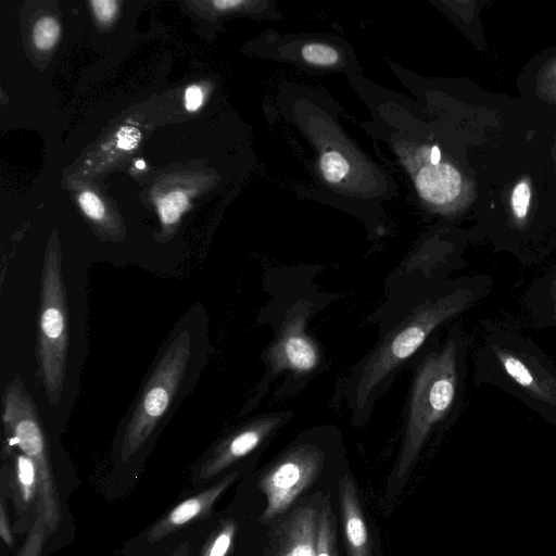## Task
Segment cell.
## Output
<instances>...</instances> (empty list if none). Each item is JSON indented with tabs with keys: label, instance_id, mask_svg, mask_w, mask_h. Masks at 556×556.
<instances>
[{
	"label": "cell",
	"instance_id": "cell-17",
	"mask_svg": "<svg viewBox=\"0 0 556 556\" xmlns=\"http://www.w3.org/2000/svg\"><path fill=\"white\" fill-rule=\"evenodd\" d=\"M318 168L323 178L329 184L343 181L351 170L348 159L338 150L325 151L319 157Z\"/></svg>",
	"mask_w": 556,
	"mask_h": 556
},
{
	"label": "cell",
	"instance_id": "cell-7",
	"mask_svg": "<svg viewBox=\"0 0 556 556\" xmlns=\"http://www.w3.org/2000/svg\"><path fill=\"white\" fill-rule=\"evenodd\" d=\"M326 460L317 445L300 442L289 448L261 478L266 497L261 520L268 522L282 514L320 473Z\"/></svg>",
	"mask_w": 556,
	"mask_h": 556
},
{
	"label": "cell",
	"instance_id": "cell-24",
	"mask_svg": "<svg viewBox=\"0 0 556 556\" xmlns=\"http://www.w3.org/2000/svg\"><path fill=\"white\" fill-rule=\"evenodd\" d=\"M94 13L97 14L98 18L102 22L110 21L116 11L117 3L115 1H92L91 2Z\"/></svg>",
	"mask_w": 556,
	"mask_h": 556
},
{
	"label": "cell",
	"instance_id": "cell-14",
	"mask_svg": "<svg viewBox=\"0 0 556 556\" xmlns=\"http://www.w3.org/2000/svg\"><path fill=\"white\" fill-rule=\"evenodd\" d=\"M316 556H338L337 522L329 496L324 498L318 510Z\"/></svg>",
	"mask_w": 556,
	"mask_h": 556
},
{
	"label": "cell",
	"instance_id": "cell-28",
	"mask_svg": "<svg viewBox=\"0 0 556 556\" xmlns=\"http://www.w3.org/2000/svg\"><path fill=\"white\" fill-rule=\"evenodd\" d=\"M548 295L551 299L552 315L556 321V276L554 279H552Z\"/></svg>",
	"mask_w": 556,
	"mask_h": 556
},
{
	"label": "cell",
	"instance_id": "cell-18",
	"mask_svg": "<svg viewBox=\"0 0 556 556\" xmlns=\"http://www.w3.org/2000/svg\"><path fill=\"white\" fill-rule=\"evenodd\" d=\"M302 59L313 66L329 67L339 63V51L327 43L308 42L301 48Z\"/></svg>",
	"mask_w": 556,
	"mask_h": 556
},
{
	"label": "cell",
	"instance_id": "cell-25",
	"mask_svg": "<svg viewBox=\"0 0 556 556\" xmlns=\"http://www.w3.org/2000/svg\"><path fill=\"white\" fill-rule=\"evenodd\" d=\"M138 138L139 135L136 129L123 128L118 132V147L125 150H130L136 146Z\"/></svg>",
	"mask_w": 556,
	"mask_h": 556
},
{
	"label": "cell",
	"instance_id": "cell-31",
	"mask_svg": "<svg viewBox=\"0 0 556 556\" xmlns=\"http://www.w3.org/2000/svg\"><path fill=\"white\" fill-rule=\"evenodd\" d=\"M172 556H190L188 544L181 545Z\"/></svg>",
	"mask_w": 556,
	"mask_h": 556
},
{
	"label": "cell",
	"instance_id": "cell-16",
	"mask_svg": "<svg viewBox=\"0 0 556 556\" xmlns=\"http://www.w3.org/2000/svg\"><path fill=\"white\" fill-rule=\"evenodd\" d=\"M237 523L233 519L224 520L208 538L200 556H227L233 544Z\"/></svg>",
	"mask_w": 556,
	"mask_h": 556
},
{
	"label": "cell",
	"instance_id": "cell-2",
	"mask_svg": "<svg viewBox=\"0 0 556 556\" xmlns=\"http://www.w3.org/2000/svg\"><path fill=\"white\" fill-rule=\"evenodd\" d=\"M476 379L504 389L556 426V367L522 334L484 323Z\"/></svg>",
	"mask_w": 556,
	"mask_h": 556
},
{
	"label": "cell",
	"instance_id": "cell-12",
	"mask_svg": "<svg viewBox=\"0 0 556 556\" xmlns=\"http://www.w3.org/2000/svg\"><path fill=\"white\" fill-rule=\"evenodd\" d=\"M318 510L298 507L279 529L277 556H316Z\"/></svg>",
	"mask_w": 556,
	"mask_h": 556
},
{
	"label": "cell",
	"instance_id": "cell-23",
	"mask_svg": "<svg viewBox=\"0 0 556 556\" xmlns=\"http://www.w3.org/2000/svg\"><path fill=\"white\" fill-rule=\"evenodd\" d=\"M43 530L34 527L29 534L27 545L24 546L20 556H39L42 545Z\"/></svg>",
	"mask_w": 556,
	"mask_h": 556
},
{
	"label": "cell",
	"instance_id": "cell-4",
	"mask_svg": "<svg viewBox=\"0 0 556 556\" xmlns=\"http://www.w3.org/2000/svg\"><path fill=\"white\" fill-rule=\"evenodd\" d=\"M193 337L181 328L164 345L124 428L119 455L132 457L164 422L189 378L193 356Z\"/></svg>",
	"mask_w": 556,
	"mask_h": 556
},
{
	"label": "cell",
	"instance_id": "cell-5",
	"mask_svg": "<svg viewBox=\"0 0 556 556\" xmlns=\"http://www.w3.org/2000/svg\"><path fill=\"white\" fill-rule=\"evenodd\" d=\"M2 403V419L9 441L29 456L37 468L39 517L50 531H54L61 520V510L46 437L36 405L20 376L7 386Z\"/></svg>",
	"mask_w": 556,
	"mask_h": 556
},
{
	"label": "cell",
	"instance_id": "cell-6",
	"mask_svg": "<svg viewBox=\"0 0 556 556\" xmlns=\"http://www.w3.org/2000/svg\"><path fill=\"white\" fill-rule=\"evenodd\" d=\"M67 306L60 256L50 251L40 280L38 362L48 401L58 404L65 380Z\"/></svg>",
	"mask_w": 556,
	"mask_h": 556
},
{
	"label": "cell",
	"instance_id": "cell-30",
	"mask_svg": "<svg viewBox=\"0 0 556 556\" xmlns=\"http://www.w3.org/2000/svg\"><path fill=\"white\" fill-rule=\"evenodd\" d=\"M429 161L431 164L437 165L441 161V152L439 147L432 146L429 150Z\"/></svg>",
	"mask_w": 556,
	"mask_h": 556
},
{
	"label": "cell",
	"instance_id": "cell-22",
	"mask_svg": "<svg viewBox=\"0 0 556 556\" xmlns=\"http://www.w3.org/2000/svg\"><path fill=\"white\" fill-rule=\"evenodd\" d=\"M79 204L86 215L90 218L100 220L103 218L105 210L99 198L92 192L86 191L79 195Z\"/></svg>",
	"mask_w": 556,
	"mask_h": 556
},
{
	"label": "cell",
	"instance_id": "cell-3",
	"mask_svg": "<svg viewBox=\"0 0 556 556\" xmlns=\"http://www.w3.org/2000/svg\"><path fill=\"white\" fill-rule=\"evenodd\" d=\"M466 351L462 331L453 328L444 343L429 352L419 364L409 397L403 446L395 467L396 479L407 475L431 431L445 421L458 404Z\"/></svg>",
	"mask_w": 556,
	"mask_h": 556
},
{
	"label": "cell",
	"instance_id": "cell-13",
	"mask_svg": "<svg viewBox=\"0 0 556 556\" xmlns=\"http://www.w3.org/2000/svg\"><path fill=\"white\" fill-rule=\"evenodd\" d=\"M415 188L425 201L443 205L452 202L460 192L462 177L450 164L424 165L414 176Z\"/></svg>",
	"mask_w": 556,
	"mask_h": 556
},
{
	"label": "cell",
	"instance_id": "cell-27",
	"mask_svg": "<svg viewBox=\"0 0 556 556\" xmlns=\"http://www.w3.org/2000/svg\"><path fill=\"white\" fill-rule=\"evenodd\" d=\"M186 108L195 111L202 103V91L199 87L192 86L186 90Z\"/></svg>",
	"mask_w": 556,
	"mask_h": 556
},
{
	"label": "cell",
	"instance_id": "cell-29",
	"mask_svg": "<svg viewBox=\"0 0 556 556\" xmlns=\"http://www.w3.org/2000/svg\"><path fill=\"white\" fill-rule=\"evenodd\" d=\"M243 1L239 0H227V1H214V4L219 9H231L243 4Z\"/></svg>",
	"mask_w": 556,
	"mask_h": 556
},
{
	"label": "cell",
	"instance_id": "cell-32",
	"mask_svg": "<svg viewBox=\"0 0 556 556\" xmlns=\"http://www.w3.org/2000/svg\"><path fill=\"white\" fill-rule=\"evenodd\" d=\"M146 164L142 160H139L136 162V167L139 168V169H142L144 168Z\"/></svg>",
	"mask_w": 556,
	"mask_h": 556
},
{
	"label": "cell",
	"instance_id": "cell-15",
	"mask_svg": "<svg viewBox=\"0 0 556 556\" xmlns=\"http://www.w3.org/2000/svg\"><path fill=\"white\" fill-rule=\"evenodd\" d=\"M15 480L21 501L29 504L38 494V476L35 462L24 453L15 456Z\"/></svg>",
	"mask_w": 556,
	"mask_h": 556
},
{
	"label": "cell",
	"instance_id": "cell-11",
	"mask_svg": "<svg viewBox=\"0 0 556 556\" xmlns=\"http://www.w3.org/2000/svg\"><path fill=\"white\" fill-rule=\"evenodd\" d=\"M339 495L348 556H372V542L355 484L346 475L339 480Z\"/></svg>",
	"mask_w": 556,
	"mask_h": 556
},
{
	"label": "cell",
	"instance_id": "cell-10",
	"mask_svg": "<svg viewBox=\"0 0 556 556\" xmlns=\"http://www.w3.org/2000/svg\"><path fill=\"white\" fill-rule=\"evenodd\" d=\"M237 477L238 472H232L210 489L179 503L150 529L148 541H159L188 523L207 516L216 500L236 481Z\"/></svg>",
	"mask_w": 556,
	"mask_h": 556
},
{
	"label": "cell",
	"instance_id": "cell-21",
	"mask_svg": "<svg viewBox=\"0 0 556 556\" xmlns=\"http://www.w3.org/2000/svg\"><path fill=\"white\" fill-rule=\"evenodd\" d=\"M531 191L527 182H519L511 194V206L514 214L518 218H523L527 215Z\"/></svg>",
	"mask_w": 556,
	"mask_h": 556
},
{
	"label": "cell",
	"instance_id": "cell-19",
	"mask_svg": "<svg viewBox=\"0 0 556 556\" xmlns=\"http://www.w3.org/2000/svg\"><path fill=\"white\" fill-rule=\"evenodd\" d=\"M188 205L185 193L175 191L159 200L157 207L161 219L165 225L176 223Z\"/></svg>",
	"mask_w": 556,
	"mask_h": 556
},
{
	"label": "cell",
	"instance_id": "cell-26",
	"mask_svg": "<svg viewBox=\"0 0 556 556\" xmlns=\"http://www.w3.org/2000/svg\"><path fill=\"white\" fill-rule=\"evenodd\" d=\"M0 535L8 546H11L13 544V536L11 533L3 501L1 502L0 505Z\"/></svg>",
	"mask_w": 556,
	"mask_h": 556
},
{
	"label": "cell",
	"instance_id": "cell-1",
	"mask_svg": "<svg viewBox=\"0 0 556 556\" xmlns=\"http://www.w3.org/2000/svg\"><path fill=\"white\" fill-rule=\"evenodd\" d=\"M477 295V289L469 286L438 292L396 318L348 378L344 395L354 421L362 424L369 416L376 397L389 387L404 363L437 328L468 309Z\"/></svg>",
	"mask_w": 556,
	"mask_h": 556
},
{
	"label": "cell",
	"instance_id": "cell-20",
	"mask_svg": "<svg viewBox=\"0 0 556 556\" xmlns=\"http://www.w3.org/2000/svg\"><path fill=\"white\" fill-rule=\"evenodd\" d=\"M33 34L36 47L40 50H48L52 48L58 40L60 26L53 17H42L36 23Z\"/></svg>",
	"mask_w": 556,
	"mask_h": 556
},
{
	"label": "cell",
	"instance_id": "cell-8",
	"mask_svg": "<svg viewBox=\"0 0 556 556\" xmlns=\"http://www.w3.org/2000/svg\"><path fill=\"white\" fill-rule=\"evenodd\" d=\"M308 306L298 302L287 311L274 343L267 351V371L258 389H265L269 381L281 372L291 378H303L317 370L319 351L316 342L306 332Z\"/></svg>",
	"mask_w": 556,
	"mask_h": 556
},
{
	"label": "cell",
	"instance_id": "cell-9",
	"mask_svg": "<svg viewBox=\"0 0 556 556\" xmlns=\"http://www.w3.org/2000/svg\"><path fill=\"white\" fill-rule=\"evenodd\" d=\"M290 412L261 416L223 439L199 469V478L206 480L256 450L276 429L290 419Z\"/></svg>",
	"mask_w": 556,
	"mask_h": 556
}]
</instances>
